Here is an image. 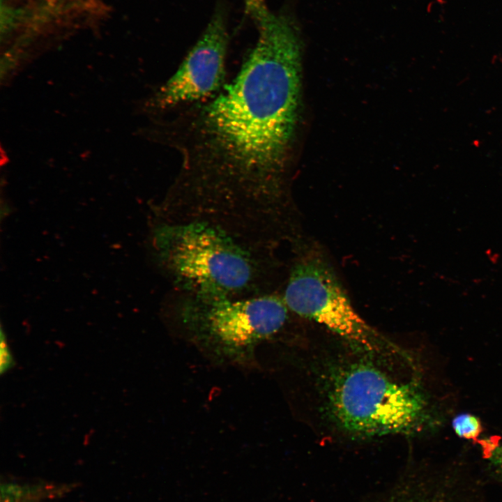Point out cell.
Instances as JSON below:
<instances>
[{
    "instance_id": "1",
    "label": "cell",
    "mask_w": 502,
    "mask_h": 502,
    "mask_svg": "<svg viewBox=\"0 0 502 502\" xmlns=\"http://www.w3.org/2000/svg\"><path fill=\"white\" fill-rule=\"evenodd\" d=\"M236 77L211 97L173 109L167 139L182 164L167 196L178 213L264 236L285 191L299 118L302 45L271 13Z\"/></svg>"
},
{
    "instance_id": "2",
    "label": "cell",
    "mask_w": 502,
    "mask_h": 502,
    "mask_svg": "<svg viewBox=\"0 0 502 502\" xmlns=\"http://www.w3.org/2000/svg\"><path fill=\"white\" fill-rule=\"evenodd\" d=\"M153 245L179 291L248 296L261 279V262L245 242L206 221L167 220L155 229Z\"/></svg>"
},
{
    "instance_id": "3",
    "label": "cell",
    "mask_w": 502,
    "mask_h": 502,
    "mask_svg": "<svg viewBox=\"0 0 502 502\" xmlns=\"http://www.w3.org/2000/svg\"><path fill=\"white\" fill-rule=\"evenodd\" d=\"M174 315L189 339L219 363H245L284 326L289 310L273 294L243 297L179 291Z\"/></svg>"
},
{
    "instance_id": "4",
    "label": "cell",
    "mask_w": 502,
    "mask_h": 502,
    "mask_svg": "<svg viewBox=\"0 0 502 502\" xmlns=\"http://www.w3.org/2000/svg\"><path fill=\"white\" fill-rule=\"evenodd\" d=\"M328 399L335 423L357 436L406 434L420 427L425 416V401L418 389L367 364L337 370Z\"/></svg>"
},
{
    "instance_id": "5",
    "label": "cell",
    "mask_w": 502,
    "mask_h": 502,
    "mask_svg": "<svg viewBox=\"0 0 502 502\" xmlns=\"http://www.w3.org/2000/svg\"><path fill=\"white\" fill-rule=\"evenodd\" d=\"M282 298L291 312L324 325L367 351H397L355 310L333 269L318 252H307L296 261Z\"/></svg>"
},
{
    "instance_id": "6",
    "label": "cell",
    "mask_w": 502,
    "mask_h": 502,
    "mask_svg": "<svg viewBox=\"0 0 502 502\" xmlns=\"http://www.w3.org/2000/svg\"><path fill=\"white\" fill-rule=\"evenodd\" d=\"M227 43L225 23L217 13L178 70L153 96L152 105L169 112L215 94L223 86Z\"/></svg>"
},
{
    "instance_id": "7",
    "label": "cell",
    "mask_w": 502,
    "mask_h": 502,
    "mask_svg": "<svg viewBox=\"0 0 502 502\" xmlns=\"http://www.w3.org/2000/svg\"><path fill=\"white\" fill-rule=\"evenodd\" d=\"M388 502H485L478 492L450 472L425 474L406 484Z\"/></svg>"
},
{
    "instance_id": "8",
    "label": "cell",
    "mask_w": 502,
    "mask_h": 502,
    "mask_svg": "<svg viewBox=\"0 0 502 502\" xmlns=\"http://www.w3.org/2000/svg\"><path fill=\"white\" fill-rule=\"evenodd\" d=\"M452 427L458 436L464 439L476 440L482 431L480 419L468 413L456 416L452 421Z\"/></svg>"
},
{
    "instance_id": "9",
    "label": "cell",
    "mask_w": 502,
    "mask_h": 502,
    "mask_svg": "<svg viewBox=\"0 0 502 502\" xmlns=\"http://www.w3.org/2000/svg\"><path fill=\"white\" fill-rule=\"evenodd\" d=\"M482 444L485 457L496 476L502 480V443L484 441Z\"/></svg>"
},
{
    "instance_id": "10",
    "label": "cell",
    "mask_w": 502,
    "mask_h": 502,
    "mask_svg": "<svg viewBox=\"0 0 502 502\" xmlns=\"http://www.w3.org/2000/svg\"><path fill=\"white\" fill-rule=\"evenodd\" d=\"M0 347V371L1 374H3L14 366L15 361L8 344L6 335L3 333L2 329L1 331Z\"/></svg>"
}]
</instances>
